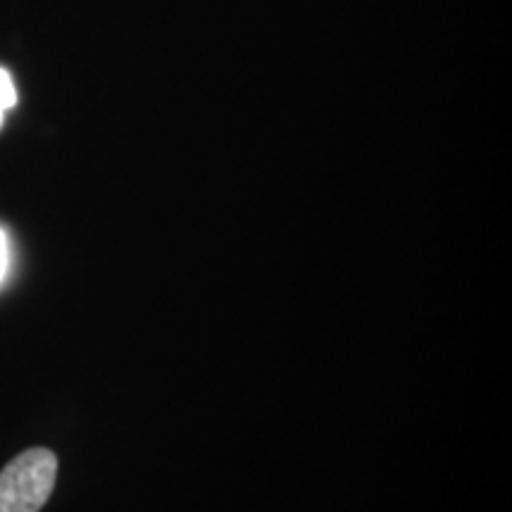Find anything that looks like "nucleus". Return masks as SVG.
Wrapping results in <instances>:
<instances>
[{
    "label": "nucleus",
    "instance_id": "nucleus-1",
    "mask_svg": "<svg viewBox=\"0 0 512 512\" xmlns=\"http://www.w3.org/2000/svg\"><path fill=\"white\" fill-rule=\"evenodd\" d=\"M57 458L48 448H29L0 472V512H38L55 489Z\"/></svg>",
    "mask_w": 512,
    "mask_h": 512
},
{
    "label": "nucleus",
    "instance_id": "nucleus-2",
    "mask_svg": "<svg viewBox=\"0 0 512 512\" xmlns=\"http://www.w3.org/2000/svg\"><path fill=\"white\" fill-rule=\"evenodd\" d=\"M17 102V91L15 83H12V76L0 69V112H8L10 107H15Z\"/></svg>",
    "mask_w": 512,
    "mask_h": 512
},
{
    "label": "nucleus",
    "instance_id": "nucleus-3",
    "mask_svg": "<svg viewBox=\"0 0 512 512\" xmlns=\"http://www.w3.org/2000/svg\"><path fill=\"white\" fill-rule=\"evenodd\" d=\"M5 271H8V238H5V233L0 230V283H3Z\"/></svg>",
    "mask_w": 512,
    "mask_h": 512
},
{
    "label": "nucleus",
    "instance_id": "nucleus-4",
    "mask_svg": "<svg viewBox=\"0 0 512 512\" xmlns=\"http://www.w3.org/2000/svg\"><path fill=\"white\" fill-rule=\"evenodd\" d=\"M3 119H5V112H0V126H3Z\"/></svg>",
    "mask_w": 512,
    "mask_h": 512
}]
</instances>
